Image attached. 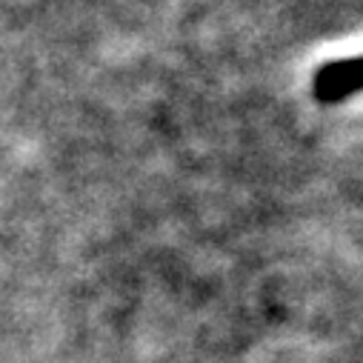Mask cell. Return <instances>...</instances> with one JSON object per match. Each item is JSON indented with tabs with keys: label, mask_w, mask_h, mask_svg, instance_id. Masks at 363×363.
<instances>
[{
	"label": "cell",
	"mask_w": 363,
	"mask_h": 363,
	"mask_svg": "<svg viewBox=\"0 0 363 363\" xmlns=\"http://www.w3.org/2000/svg\"><path fill=\"white\" fill-rule=\"evenodd\" d=\"M363 92V57L332 60L318 69L312 80V95L320 104H340Z\"/></svg>",
	"instance_id": "1"
}]
</instances>
